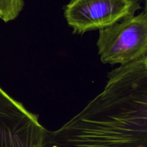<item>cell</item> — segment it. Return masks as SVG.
<instances>
[{
	"instance_id": "cell-1",
	"label": "cell",
	"mask_w": 147,
	"mask_h": 147,
	"mask_svg": "<svg viewBox=\"0 0 147 147\" xmlns=\"http://www.w3.org/2000/svg\"><path fill=\"white\" fill-rule=\"evenodd\" d=\"M102 93L56 131L43 147H146L147 59L120 65Z\"/></svg>"
},
{
	"instance_id": "cell-2",
	"label": "cell",
	"mask_w": 147,
	"mask_h": 147,
	"mask_svg": "<svg viewBox=\"0 0 147 147\" xmlns=\"http://www.w3.org/2000/svg\"><path fill=\"white\" fill-rule=\"evenodd\" d=\"M97 45L103 63L123 65L146 55V11L100 30Z\"/></svg>"
},
{
	"instance_id": "cell-3",
	"label": "cell",
	"mask_w": 147,
	"mask_h": 147,
	"mask_svg": "<svg viewBox=\"0 0 147 147\" xmlns=\"http://www.w3.org/2000/svg\"><path fill=\"white\" fill-rule=\"evenodd\" d=\"M140 9L139 0H70L65 17L73 32L83 34L110 27Z\"/></svg>"
},
{
	"instance_id": "cell-4",
	"label": "cell",
	"mask_w": 147,
	"mask_h": 147,
	"mask_svg": "<svg viewBox=\"0 0 147 147\" xmlns=\"http://www.w3.org/2000/svg\"><path fill=\"white\" fill-rule=\"evenodd\" d=\"M24 7V0H0V19L11 21L17 18Z\"/></svg>"
}]
</instances>
